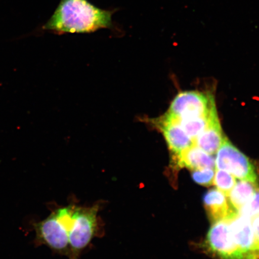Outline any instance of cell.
Segmentation results:
<instances>
[{
  "label": "cell",
  "mask_w": 259,
  "mask_h": 259,
  "mask_svg": "<svg viewBox=\"0 0 259 259\" xmlns=\"http://www.w3.org/2000/svg\"><path fill=\"white\" fill-rule=\"evenodd\" d=\"M115 12L97 8L88 0H61L44 28L57 34L90 33L111 28Z\"/></svg>",
  "instance_id": "obj_1"
},
{
  "label": "cell",
  "mask_w": 259,
  "mask_h": 259,
  "mask_svg": "<svg viewBox=\"0 0 259 259\" xmlns=\"http://www.w3.org/2000/svg\"><path fill=\"white\" fill-rule=\"evenodd\" d=\"M99 203L91 207L76 206L74 220L69 234V259H79L81 252L99 235Z\"/></svg>",
  "instance_id": "obj_2"
},
{
  "label": "cell",
  "mask_w": 259,
  "mask_h": 259,
  "mask_svg": "<svg viewBox=\"0 0 259 259\" xmlns=\"http://www.w3.org/2000/svg\"><path fill=\"white\" fill-rule=\"evenodd\" d=\"M215 110V100L210 94L187 91L175 97L166 113L180 121L209 116Z\"/></svg>",
  "instance_id": "obj_3"
},
{
  "label": "cell",
  "mask_w": 259,
  "mask_h": 259,
  "mask_svg": "<svg viewBox=\"0 0 259 259\" xmlns=\"http://www.w3.org/2000/svg\"><path fill=\"white\" fill-rule=\"evenodd\" d=\"M215 162L217 169L228 171L242 181L258 183L253 164L226 138L217 152Z\"/></svg>",
  "instance_id": "obj_4"
},
{
  "label": "cell",
  "mask_w": 259,
  "mask_h": 259,
  "mask_svg": "<svg viewBox=\"0 0 259 259\" xmlns=\"http://www.w3.org/2000/svg\"><path fill=\"white\" fill-rule=\"evenodd\" d=\"M205 247L218 259H245L233 239L228 220L212 223L206 236Z\"/></svg>",
  "instance_id": "obj_5"
},
{
  "label": "cell",
  "mask_w": 259,
  "mask_h": 259,
  "mask_svg": "<svg viewBox=\"0 0 259 259\" xmlns=\"http://www.w3.org/2000/svg\"><path fill=\"white\" fill-rule=\"evenodd\" d=\"M38 245H45L57 253L69 257V232L60 222L55 212L46 219L34 225Z\"/></svg>",
  "instance_id": "obj_6"
},
{
  "label": "cell",
  "mask_w": 259,
  "mask_h": 259,
  "mask_svg": "<svg viewBox=\"0 0 259 259\" xmlns=\"http://www.w3.org/2000/svg\"><path fill=\"white\" fill-rule=\"evenodd\" d=\"M148 121L163 134L172 157L194 145V141L184 131L180 121L167 113L156 119H148Z\"/></svg>",
  "instance_id": "obj_7"
},
{
  "label": "cell",
  "mask_w": 259,
  "mask_h": 259,
  "mask_svg": "<svg viewBox=\"0 0 259 259\" xmlns=\"http://www.w3.org/2000/svg\"><path fill=\"white\" fill-rule=\"evenodd\" d=\"M228 220L233 239L245 259H259L251 219L238 213Z\"/></svg>",
  "instance_id": "obj_8"
},
{
  "label": "cell",
  "mask_w": 259,
  "mask_h": 259,
  "mask_svg": "<svg viewBox=\"0 0 259 259\" xmlns=\"http://www.w3.org/2000/svg\"><path fill=\"white\" fill-rule=\"evenodd\" d=\"M203 203L212 223L229 220L238 213L230 203L228 197L218 189H212L204 194Z\"/></svg>",
  "instance_id": "obj_9"
},
{
  "label": "cell",
  "mask_w": 259,
  "mask_h": 259,
  "mask_svg": "<svg viewBox=\"0 0 259 259\" xmlns=\"http://www.w3.org/2000/svg\"><path fill=\"white\" fill-rule=\"evenodd\" d=\"M171 164L174 168H184L194 170L203 168L215 167L214 158L201 148L193 145L179 155L171 157Z\"/></svg>",
  "instance_id": "obj_10"
},
{
  "label": "cell",
  "mask_w": 259,
  "mask_h": 259,
  "mask_svg": "<svg viewBox=\"0 0 259 259\" xmlns=\"http://www.w3.org/2000/svg\"><path fill=\"white\" fill-rule=\"evenodd\" d=\"M218 113L212 116L206 128L194 140V144L206 153H217L225 140Z\"/></svg>",
  "instance_id": "obj_11"
},
{
  "label": "cell",
  "mask_w": 259,
  "mask_h": 259,
  "mask_svg": "<svg viewBox=\"0 0 259 259\" xmlns=\"http://www.w3.org/2000/svg\"><path fill=\"white\" fill-rule=\"evenodd\" d=\"M258 187V183L247 181H239L228 196L230 203L238 212L251 199Z\"/></svg>",
  "instance_id": "obj_12"
},
{
  "label": "cell",
  "mask_w": 259,
  "mask_h": 259,
  "mask_svg": "<svg viewBox=\"0 0 259 259\" xmlns=\"http://www.w3.org/2000/svg\"><path fill=\"white\" fill-rule=\"evenodd\" d=\"M216 113H218L217 110L210 113L209 116L182 119L179 121L184 131L194 141V139L208 125L210 119Z\"/></svg>",
  "instance_id": "obj_13"
},
{
  "label": "cell",
  "mask_w": 259,
  "mask_h": 259,
  "mask_svg": "<svg viewBox=\"0 0 259 259\" xmlns=\"http://www.w3.org/2000/svg\"><path fill=\"white\" fill-rule=\"evenodd\" d=\"M213 184L218 189L228 196L236 184L235 177L225 170L218 169L213 178Z\"/></svg>",
  "instance_id": "obj_14"
},
{
  "label": "cell",
  "mask_w": 259,
  "mask_h": 259,
  "mask_svg": "<svg viewBox=\"0 0 259 259\" xmlns=\"http://www.w3.org/2000/svg\"><path fill=\"white\" fill-rule=\"evenodd\" d=\"M192 171V179L196 183L203 186H210L213 184L215 171L212 168H203Z\"/></svg>",
  "instance_id": "obj_15"
},
{
  "label": "cell",
  "mask_w": 259,
  "mask_h": 259,
  "mask_svg": "<svg viewBox=\"0 0 259 259\" xmlns=\"http://www.w3.org/2000/svg\"><path fill=\"white\" fill-rule=\"evenodd\" d=\"M238 213L250 219L259 214V187L255 191L251 199L239 209Z\"/></svg>",
  "instance_id": "obj_16"
},
{
  "label": "cell",
  "mask_w": 259,
  "mask_h": 259,
  "mask_svg": "<svg viewBox=\"0 0 259 259\" xmlns=\"http://www.w3.org/2000/svg\"><path fill=\"white\" fill-rule=\"evenodd\" d=\"M251 223L254 234L255 247L259 254V214L251 219Z\"/></svg>",
  "instance_id": "obj_17"
}]
</instances>
